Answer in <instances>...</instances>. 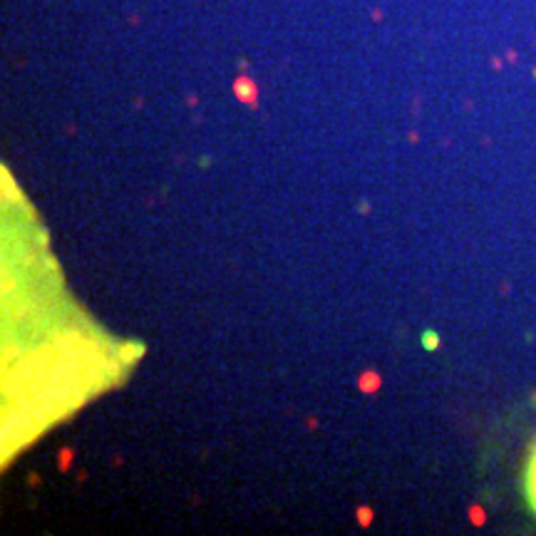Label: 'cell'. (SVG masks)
Here are the masks:
<instances>
[{
  "mask_svg": "<svg viewBox=\"0 0 536 536\" xmlns=\"http://www.w3.org/2000/svg\"><path fill=\"white\" fill-rule=\"evenodd\" d=\"M526 482H529V499H531V506L536 509V449H534L531 462H529V477H526Z\"/></svg>",
  "mask_w": 536,
  "mask_h": 536,
  "instance_id": "6da1fadb",
  "label": "cell"
}]
</instances>
